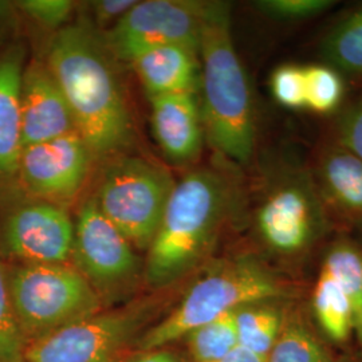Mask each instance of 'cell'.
I'll return each mask as SVG.
<instances>
[{
    "mask_svg": "<svg viewBox=\"0 0 362 362\" xmlns=\"http://www.w3.org/2000/svg\"><path fill=\"white\" fill-rule=\"evenodd\" d=\"M320 175L325 192L336 207L362 218V158L341 145L322 157Z\"/></svg>",
    "mask_w": 362,
    "mask_h": 362,
    "instance_id": "obj_17",
    "label": "cell"
},
{
    "mask_svg": "<svg viewBox=\"0 0 362 362\" xmlns=\"http://www.w3.org/2000/svg\"><path fill=\"white\" fill-rule=\"evenodd\" d=\"M175 181L167 169L137 156H119L104 169L93 199L132 245L149 248Z\"/></svg>",
    "mask_w": 362,
    "mask_h": 362,
    "instance_id": "obj_6",
    "label": "cell"
},
{
    "mask_svg": "<svg viewBox=\"0 0 362 362\" xmlns=\"http://www.w3.org/2000/svg\"><path fill=\"white\" fill-rule=\"evenodd\" d=\"M6 274L13 313L25 338H38L100 310L90 282L65 263H19Z\"/></svg>",
    "mask_w": 362,
    "mask_h": 362,
    "instance_id": "obj_5",
    "label": "cell"
},
{
    "mask_svg": "<svg viewBox=\"0 0 362 362\" xmlns=\"http://www.w3.org/2000/svg\"><path fill=\"white\" fill-rule=\"evenodd\" d=\"M26 46L16 40L0 50V194L18 188L16 173L23 151L21 85Z\"/></svg>",
    "mask_w": 362,
    "mask_h": 362,
    "instance_id": "obj_14",
    "label": "cell"
},
{
    "mask_svg": "<svg viewBox=\"0 0 362 362\" xmlns=\"http://www.w3.org/2000/svg\"><path fill=\"white\" fill-rule=\"evenodd\" d=\"M71 255L89 282L106 287L127 282L139 266L132 243L105 218L93 197L78 209Z\"/></svg>",
    "mask_w": 362,
    "mask_h": 362,
    "instance_id": "obj_12",
    "label": "cell"
},
{
    "mask_svg": "<svg viewBox=\"0 0 362 362\" xmlns=\"http://www.w3.org/2000/svg\"><path fill=\"white\" fill-rule=\"evenodd\" d=\"M93 158L78 133L30 145L19 158L18 188L30 197L62 206L83 187Z\"/></svg>",
    "mask_w": 362,
    "mask_h": 362,
    "instance_id": "obj_10",
    "label": "cell"
},
{
    "mask_svg": "<svg viewBox=\"0 0 362 362\" xmlns=\"http://www.w3.org/2000/svg\"><path fill=\"white\" fill-rule=\"evenodd\" d=\"M15 4L22 18L37 26L55 30V33L67 26L76 7V3L70 0H21Z\"/></svg>",
    "mask_w": 362,
    "mask_h": 362,
    "instance_id": "obj_26",
    "label": "cell"
},
{
    "mask_svg": "<svg viewBox=\"0 0 362 362\" xmlns=\"http://www.w3.org/2000/svg\"><path fill=\"white\" fill-rule=\"evenodd\" d=\"M136 321L125 311L97 313L34 338L25 348L23 362H116Z\"/></svg>",
    "mask_w": 362,
    "mask_h": 362,
    "instance_id": "obj_9",
    "label": "cell"
},
{
    "mask_svg": "<svg viewBox=\"0 0 362 362\" xmlns=\"http://www.w3.org/2000/svg\"><path fill=\"white\" fill-rule=\"evenodd\" d=\"M21 122L23 148L78 133L65 95L45 61L33 59L23 70Z\"/></svg>",
    "mask_w": 362,
    "mask_h": 362,
    "instance_id": "obj_13",
    "label": "cell"
},
{
    "mask_svg": "<svg viewBox=\"0 0 362 362\" xmlns=\"http://www.w3.org/2000/svg\"><path fill=\"white\" fill-rule=\"evenodd\" d=\"M322 272L336 279L349 299L353 332L362 345V252L349 243L333 247L325 258Z\"/></svg>",
    "mask_w": 362,
    "mask_h": 362,
    "instance_id": "obj_19",
    "label": "cell"
},
{
    "mask_svg": "<svg viewBox=\"0 0 362 362\" xmlns=\"http://www.w3.org/2000/svg\"><path fill=\"white\" fill-rule=\"evenodd\" d=\"M272 93L278 104L290 109H302L306 106L305 69L286 65L272 73Z\"/></svg>",
    "mask_w": 362,
    "mask_h": 362,
    "instance_id": "obj_27",
    "label": "cell"
},
{
    "mask_svg": "<svg viewBox=\"0 0 362 362\" xmlns=\"http://www.w3.org/2000/svg\"><path fill=\"white\" fill-rule=\"evenodd\" d=\"M266 362H332L315 334L298 320L285 322Z\"/></svg>",
    "mask_w": 362,
    "mask_h": 362,
    "instance_id": "obj_22",
    "label": "cell"
},
{
    "mask_svg": "<svg viewBox=\"0 0 362 362\" xmlns=\"http://www.w3.org/2000/svg\"><path fill=\"white\" fill-rule=\"evenodd\" d=\"M137 4V0H97L91 1L93 19L97 27L105 28L116 25L130 10ZM107 28V30H109Z\"/></svg>",
    "mask_w": 362,
    "mask_h": 362,
    "instance_id": "obj_30",
    "label": "cell"
},
{
    "mask_svg": "<svg viewBox=\"0 0 362 362\" xmlns=\"http://www.w3.org/2000/svg\"><path fill=\"white\" fill-rule=\"evenodd\" d=\"M204 3L187 0H145L105 33L112 55L129 62L140 52L180 45L199 52Z\"/></svg>",
    "mask_w": 362,
    "mask_h": 362,
    "instance_id": "obj_8",
    "label": "cell"
},
{
    "mask_svg": "<svg viewBox=\"0 0 362 362\" xmlns=\"http://www.w3.org/2000/svg\"><path fill=\"white\" fill-rule=\"evenodd\" d=\"M144 89L149 97L196 93L200 83L199 52L168 45L140 52L130 59Z\"/></svg>",
    "mask_w": 362,
    "mask_h": 362,
    "instance_id": "obj_16",
    "label": "cell"
},
{
    "mask_svg": "<svg viewBox=\"0 0 362 362\" xmlns=\"http://www.w3.org/2000/svg\"><path fill=\"white\" fill-rule=\"evenodd\" d=\"M282 294L279 281L258 263L247 259L226 263L188 290L177 308L144 337L141 348H164L227 313Z\"/></svg>",
    "mask_w": 362,
    "mask_h": 362,
    "instance_id": "obj_4",
    "label": "cell"
},
{
    "mask_svg": "<svg viewBox=\"0 0 362 362\" xmlns=\"http://www.w3.org/2000/svg\"><path fill=\"white\" fill-rule=\"evenodd\" d=\"M199 58L204 134L221 155L246 164L255 148V115L246 71L233 46L228 4L204 3Z\"/></svg>",
    "mask_w": 362,
    "mask_h": 362,
    "instance_id": "obj_2",
    "label": "cell"
},
{
    "mask_svg": "<svg viewBox=\"0 0 362 362\" xmlns=\"http://www.w3.org/2000/svg\"><path fill=\"white\" fill-rule=\"evenodd\" d=\"M27 339L10 299L7 274L0 255V362H23Z\"/></svg>",
    "mask_w": 362,
    "mask_h": 362,
    "instance_id": "obj_25",
    "label": "cell"
},
{
    "mask_svg": "<svg viewBox=\"0 0 362 362\" xmlns=\"http://www.w3.org/2000/svg\"><path fill=\"white\" fill-rule=\"evenodd\" d=\"M322 223V207L308 177L300 175L276 184L257 211V227L276 252L298 254L309 246Z\"/></svg>",
    "mask_w": 362,
    "mask_h": 362,
    "instance_id": "obj_11",
    "label": "cell"
},
{
    "mask_svg": "<svg viewBox=\"0 0 362 362\" xmlns=\"http://www.w3.org/2000/svg\"><path fill=\"white\" fill-rule=\"evenodd\" d=\"M306 107L315 113H330L344 97V82L333 67H305Z\"/></svg>",
    "mask_w": 362,
    "mask_h": 362,
    "instance_id": "obj_24",
    "label": "cell"
},
{
    "mask_svg": "<svg viewBox=\"0 0 362 362\" xmlns=\"http://www.w3.org/2000/svg\"><path fill=\"white\" fill-rule=\"evenodd\" d=\"M266 358L267 357L257 354V353H254L251 350L238 345L228 354H226L224 357H221L218 361L214 362H266Z\"/></svg>",
    "mask_w": 362,
    "mask_h": 362,
    "instance_id": "obj_32",
    "label": "cell"
},
{
    "mask_svg": "<svg viewBox=\"0 0 362 362\" xmlns=\"http://www.w3.org/2000/svg\"><path fill=\"white\" fill-rule=\"evenodd\" d=\"M235 311L194 329L187 336L194 362L218 361L239 345Z\"/></svg>",
    "mask_w": 362,
    "mask_h": 362,
    "instance_id": "obj_23",
    "label": "cell"
},
{
    "mask_svg": "<svg viewBox=\"0 0 362 362\" xmlns=\"http://www.w3.org/2000/svg\"><path fill=\"white\" fill-rule=\"evenodd\" d=\"M110 57L103 35L77 22L54 34L45 59L93 157L117 155L133 140L132 117Z\"/></svg>",
    "mask_w": 362,
    "mask_h": 362,
    "instance_id": "obj_1",
    "label": "cell"
},
{
    "mask_svg": "<svg viewBox=\"0 0 362 362\" xmlns=\"http://www.w3.org/2000/svg\"><path fill=\"white\" fill-rule=\"evenodd\" d=\"M130 362H182L180 356L170 350L160 349L146 350L141 356L136 357Z\"/></svg>",
    "mask_w": 362,
    "mask_h": 362,
    "instance_id": "obj_33",
    "label": "cell"
},
{
    "mask_svg": "<svg viewBox=\"0 0 362 362\" xmlns=\"http://www.w3.org/2000/svg\"><path fill=\"white\" fill-rule=\"evenodd\" d=\"M22 15L15 1L0 0V50L16 42Z\"/></svg>",
    "mask_w": 362,
    "mask_h": 362,
    "instance_id": "obj_31",
    "label": "cell"
},
{
    "mask_svg": "<svg viewBox=\"0 0 362 362\" xmlns=\"http://www.w3.org/2000/svg\"><path fill=\"white\" fill-rule=\"evenodd\" d=\"M313 308L317 321L329 338L345 342L353 332V313L349 299L336 279L322 272L314 287Z\"/></svg>",
    "mask_w": 362,
    "mask_h": 362,
    "instance_id": "obj_18",
    "label": "cell"
},
{
    "mask_svg": "<svg viewBox=\"0 0 362 362\" xmlns=\"http://www.w3.org/2000/svg\"><path fill=\"white\" fill-rule=\"evenodd\" d=\"M74 223L64 206L19 188L0 194V255L21 263L61 264L73 252Z\"/></svg>",
    "mask_w": 362,
    "mask_h": 362,
    "instance_id": "obj_7",
    "label": "cell"
},
{
    "mask_svg": "<svg viewBox=\"0 0 362 362\" xmlns=\"http://www.w3.org/2000/svg\"><path fill=\"white\" fill-rule=\"evenodd\" d=\"M231 202L228 182L215 170H192L176 182L148 248V281L165 286L189 272L207 251Z\"/></svg>",
    "mask_w": 362,
    "mask_h": 362,
    "instance_id": "obj_3",
    "label": "cell"
},
{
    "mask_svg": "<svg viewBox=\"0 0 362 362\" xmlns=\"http://www.w3.org/2000/svg\"><path fill=\"white\" fill-rule=\"evenodd\" d=\"M238 344L267 357L284 327V318L275 308L260 303L247 305L235 311Z\"/></svg>",
    "mask_w": 362,
    "mask_h": 362,
    "instance_id": "obj_20",
    "label": "cell"
},
{
    "mask_svg": "<svg viewBox=\"0 0 362 362\" xmlns=\"http://www.w3.org/2000/svg\"><path fill=\"white\" fill-rule=\"evenodd\" d=\"M334 4L332 0H260L255 7L274 19L298 21L320 15Z\"/></svg>",
    "mask_w": 362,
    "mask_h": 362,
    "instance_id": "obj_28",
    "label": "cell"
},
{
    "mask_svg": "<svg viewBox=\"0 0 362 362\" xmlns=\"http://www.w3.org/2000/svg\"><path fill=\"white\" fill-rule=\"evenodd\" d=\"M338 136L342 146L362 158V100L349 106L338 119Z\"/></svg>",
    "mask_w": 362,
    "mask_h": 362,
    "instance_id": "obj_29",
    "label": "cell"
},
{
    "mask_svg": "<svg viewBox=\"0 0 362 362\" xmlns=\"http://www.w3.org/2000/svg\"><path fill=\"white\" fill-rule=\"evenodd\" d=\"M152 128L164 155L175 163H189L200 155L204 127L194 93L149 97Z\"/></svg>",
    "mask_w": 362,
    "mask_h": 362,
    "instance_id": "obj_15",
    "label": "cell"
},
{
    "mask_svg": "<svg viewBox=\"0 0 362 362\" xmlns=\"http://www.w3.org/2000/svg\"><path fill=\"white\" fill-rule=\"evenodd\" d=\"M322 55L333 67L349 74H362V8L327 34Z\"/></svg>",
    "mask_w": 362,
    "mask_h": 362,
    "instance_id": "obj_21",
    "label": "cell"
}]
</instances>
